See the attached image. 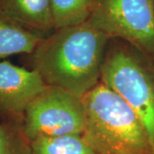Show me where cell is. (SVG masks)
<instances>
[{
	"label": "cell",
	"instance_id": "7a4b0ae2",
	"mask_svg": "<svg viewBox=\"0 0 154 154\" xmlns=\"http://www.w3.org/2000/svg\"><path fill=\"white\" fill-rule=\"evenodd\" d=\"M82 99L86 111L82 137L95 154H154L138 116L104 83Z\"/></svg>",
	"mask_w": 154,
	"mask_h": 154
},
{
	"label": "cell",
	"instance_id": "5b68a950",
	"mask_svg": "<svg viewBox=\"0 0 154 154\" xmlns=\"http://www.w3.org/2000/svg\"><path fill=\"white\" fill-rule=\"evenodd\" d=\"M22 128L29 141L41 137L82 135L86 128L82 99L63 88L47 86L26 107Z\"/></svg>",
	"mask_w": 154,
	"mask_h": 154
},
{
	"label": "cell",
	"instance_id": "6da1fadb",
	"mask_svg": "<svg viewBox=\"0 0 154 154\" xmlns=\"http://www.w3.org/2000/svg\"><path fill=\"white\" fill-rule=\"evenodd\" d=\"M110 39L88 22L55 29L30 55L32 66L47 86L82 98L100 82Z\"/></svg>",
	"mask_w": 154,
	"mask_h": 154
},
{
	"label": "cell",
	"instance_id": "277c9868",
	"mask_svg": "<svg viewBox=\"0 0 154 154\" xmlns=\"http://www.w3.org/2000/svg\"><path fill=\"white\" fill-rule=\"evenodd\" d=\"M87 22L154 62V0H95Z\"/></svg>",
	"mask_w": 154,
	"mask_h": 154
},
{
	"label": "cell",
	"instance_id": "8fae6325",
	"mask_svg": "<svg viewBox=\"0 0 154 154\" xmlns=\"http://www.w3.org/2000/svg\"><path fill=\"white\" fill-rule=\"evenodd\" d=\"M0 154H31L30 141L22 128V117L0 122Z\"/></svg>",
	"mask_w": 154,
	"mask_h": 154
},
{
	"label": "cell",
	"instance_id": "3957f363",
	"mask_svg": "<svg viewBox=\"0 0 154 154\" xmlns=\"http://www.w3.org/2000/svg\"><path fill=\"white\" fill-rule=\"evenodd\" d=\"M117 40L107 46L100 82L119 95L135 112L154 151L153 61L132 45Z\"/></svg>",
	"mask_w": 154,
	"mask_h": 154
},
{
	"label": "cell",
	"instance_id": "9c48e42d",
	"mask_svg": "<svg viewBox=\"0 0 154 154\" xmlns=\"http://www.w3.org/2000/svg\"><path fill=\"white\" fill-rule=\"evenodd\" d=\"M31 154H95L82 134L37 138L30 141Z\"/></svg>",
	"mask_w": 154,
	"mask_h": 154
},
{
	"label": "cell",
	"instance_id": "30bf717a",
	"mask_svg": "<svg viewBox=\"0 0 154 154\" xmlns=\"http://www.w3.org/2000/svg\"><path fill=\"white\" fill-rule=\"evenodd\" d=\"M95 0H50L55 29L86 22Z\"/></svg>",
	"mask_w": 154,
	"mask_h": 154
},
{
	"label": "cell",
	"instance_id": "ba28073f",
	"mask_svg": "<svg viewBox=\"0 0 154 154\" xmlns=\"http://www.w3.org/2000/svg\"><path fill=\"white\" fill-rule=\"evenodd\" d=\"M45 37L0 14V61L18 54L31 55Z\"/></svg>",
	"mask_w": 154,
	"mask_h": 154
},
{
	"label": "cell",
	"instance_id": "52a82bcc",
	"mask_svg": "<svg viewBox=\"0 0 154 154\" xmlns=\"http://www.w3.org/2000/svg\"><path fill=\"white\" fill-rule=\"evenodd\" d=\"M0 14L45 36L55 30L50 0H0Z\"/></svg>",
	"mask_w": 154,
	"mask_h": 154
},
{
	"label": "cell",
	"instance_id": "8992f818",
	"mask_svg": "<svg viewBox=\"0 0 154 154\" xmlns=\"http://www.w3.org/2000/svg\"><path fill=\"white\" fill-rule=\"evenodd\" d=\"M47 85L35 69L0 61V112L22 118L28 104Z\"/></svg>",
	"mask_w": 154,
	"mask_h": 154
}]
</instances>
